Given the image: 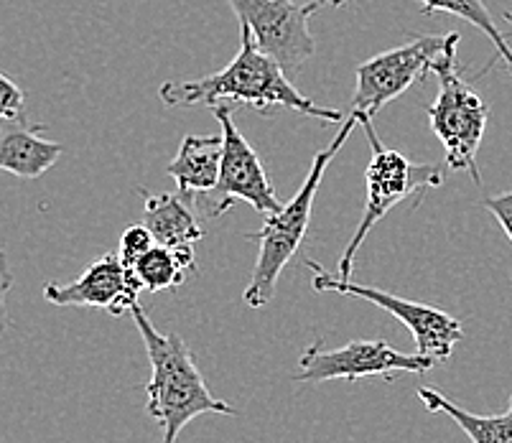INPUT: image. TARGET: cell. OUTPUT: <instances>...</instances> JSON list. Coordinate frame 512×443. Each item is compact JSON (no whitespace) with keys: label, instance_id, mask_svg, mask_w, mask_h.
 <instances>
[{"label":"cell","instance_id":"44dd1931","mask_svg":"<svg viewBox=\"0 0 512 443\" xmlns=\"http://www.w3.org/2000/svg\"><path fill=\"white\" fill-rule=\"evenodd\" d=\"M13 288V273L8 255L0 250V334L8 329V293Z\"/></svg>","mask_w":512,"mask_h":443},{"label":"cell","instance_id":"603a6c76","mask_svg":"<svg viewBox=\"0 0 512 443\" xmlns=\"http://www.w3.org/2000/svg\"><path fill=\"white\" fill-rule=\"evenodd\" d=\"M505 21L512 26V8H510V11H505Z\"/></svg>","mask_w":512,"mask_h":443},{"label":"cell","instance_id":"7a4b0ae2","mask_svg":"<svg viewBox=\"0 0 512 443\" xmlns=\"http://www.w3.org/2000/svg\"><path fill=\"white\" fill-rule=\"evenodd\" d=\"M130 316L141 331L148 362H151V380L143 385V390L148 395L146 413L164 433L161 443H176L181 431L199 415L237 413L230 403L220 400L209 390L202 370L197 367L192 347L179 334H174V331L161 334L146 316L141 303Z\"/></svg>","mask_w":512,"mask_h":443},{"label":"cell","instance_id":"d6986e66","mask_svg":"<svg viewBox=\"0 0 512 443\" xmlns=\"http://www.w3.org/2000/svg\"><path fill=\"white\" fill-rule=\"evenodd\" d=\"M26 115V95L21 87L0 72V123Z\"/></svg>","mask_w":512,"mask_h":443},{"label":"cell","instance_id":"8992f818","mask_svg":"<svg viewBox=\"0 0 512 443\" xmlns=\"http://www.w3.org/2000/svg\"><path fill=\"white\" fill-rule=\"evenodd\" d=\"M462 34L416 36L413 41L383 51L357 67V87L349 113L375 118L388 102L411 90L418 79L434 72V64L446 51L459 46Z\"/></svg>","mask_w":512,"mask_h":443},{"label":"cell","instance_id":"e0dca14e","mask_svg":"<svg viewBox=\"0 0 512 443\" xmlns=\"http://www.w3.org/2000/svg\"><path fill=\"white\" fill-rule=\"evenodd\" d=\"M418 3H421L423 16H431V13L444 11V13H451V16H456V18H462V21L472 23L474 29H479L484 36H487V39L492 41V46H495V51H497V57L492 59L490 67L487 69L495 67L497 59H505L507 69H510V74H512L510 44H507V39L502 36V31L497 29V23H495V18H492L490 8L484 6L482 0H418Z\"/></svg>","mask_w":512,"mask_h":443},{"label":"cell","instance_id":"30bf717a","mask_svg":"<svg viewBox=\"0 0 512 443\" xmlns=\"http://www.w3.org/2000/svg\"><path fill=\"white\" fill-rule=\"evenodd\" d=\"M240 26H248L263 54L276 59L283 72H299L316 51L309 31L311 8L301 0H230Z\"/></svg>","mask_w":512,"mask_h":443},{"label":"cell","instance_id":"ba28073f","mask_svg":"<svg viewBox=\"0 0 512 443\" xmlns=\"http://www.w3.org/2000/svg\"><path fill=\"white\" fill-rule=\"evenodd\" d=\"M301 372L293 382H357L365 377L395 380L400 375H426L436 367V359L423 354H406L383 339H352L342 347H324L321 342L304 349L299 359Z\"/></svg>","mask_w":512,"mask_h":443},{"label":"cell","instance_id":"5bb4252c","mask_svg":"<svg viewBox=\"0 0 512 443\" xmlns=\"http://www.w3.org/2000/svg\"><path fill=\"white\" fill-rule=\"evenodd\" d=\"M146 194V191H143ZM189 197L176 194H146L143 225L151 230L153 240L166 247H194L202 240L197 212Z\"/></svg>","mask_w":512,"mask_h":443},{"label":"cell","instance_id":"3957f363","mask_svg":"<svg viewBox=\"0 0 512 443\" xmlns=\"http://www.w3.org/2000/svg\"><path fill=\"white\" fill-rule=\"evenodd\" d=\"M355 125L360 123H357L355 115H349L344 120L342 130L337 133V138L332 141V146L324 148V151H319L314 156V163H311V169L306 174L301 189L296 191V197L288 204H283V209L278 214L265 217V225L260 230L245 235L248 240H255L260 245L253 275H250L245 293H242V301L250 309H263V306H268L276 298L281 273L286 270L288 260L299 253L306 230H309L311 209H314V199L321 186V179L329 171V163L342 151V146L347 143L349 135H352Z\"/></svg>","mask_w":512,"mask_h":443},{"label":"cell","instance_id":"277c9868","mask_svg":"<svg viewBox=\"0 0 512 443\" xmlns=\"http://www.w3.org/2000/svg\"><path fill=\"white\" fill-rule=\"evenodd\" d=\"M352 115V113H349ZM360 128L365 130L367 141H370L372 158L367 163L365 171V209H362L360 225H357L355 235L344 247L342 258H339V278H349L352 268H355L357 250L372 227L385 217L393 207L400 202L411 199L413 194H426L431 189H439L444 184V169L446 163H413L400 151L385 146L377 135L375 125H372L370 115H355Z\"/></svg>","mask_w":512,"mask_h":443},{"label":"cell","instance_id":"ffe728a7","mask_svg":"<svg viewBox=\"0 0 512 443\" xmlns=\"http://www.w3.org/2000/svg\"><path fill=\"white\" fill-rule=\"evenodd\" d=\"M482 204L492 212V217L500 222V227L505 230V235L512 242V191L500 194V197H484Z\"/></svg>","mask_w":512,"mask_h":443},{"label":"cell","instance_id":"9c48e42d","mask_svg":"<svg viewBox=\"0 0 512 443\" xmlns=\"http://www.w3.org/2000/svg\"><path fill=\"white\" fill-rule=\"evenodd\" d=\"M311 270H314V288L319 293H339V296L362 298V301L372 303L377 309L388 311L390 316L406 326L416 339V352L423 357H431L436 362H446L454 352V347L462 342L464 326L456 316L446 314V311L426 306V303L408 301V298L393 296L388 291H380L375 286H362V283H352L349 278H339V275H329L327 270L316 265L314 260H306Z\"/></svg>","mask_w":512,"mask_h":443},{"label":"cell","instance_id":"8fae6325","mask_svg":"<svg viewBox=\"0 0 512 443\" xmlns=\"http://www.w3.org/2000/svg\"><path fill=\"white\" fill-rule=\"evenodd\" d=\"M141 291V283L125 268L118 253H107L87 265L77 281L67 283V286L49 283L44 288V298L54 306H87V309L107 311L110 316L120 319L125 314H133Z\"/></svg>","mask_w":512,"mask_h":443},{"label":"cell","instance_id":"52a82bcc","mask_svg":"<svg viewBox=\"0 0 512 443\" xmlns=\"http://www.w3.org/2000/svg\"><path fill=\"white\" fill-rule=\"evenodd\" d=\"M214 118L222 128L220 181H217V189L209 197L197 199L194 207L204 209L207 217H222L225 212H230L232 202L250 204L263 217L281 212L283 204L276 197L268 171H265L258 151L250 146L248 138L235 125L230 105H214Z\"/></svg>","mask_w":512,"mask_h":443},{"label":"cell","instance_id":"5b68a950","mask_svg":"<svg viewBox=\"0 0 512 443\" xmlns=\"http://www.w3.org/2000/svg\"><path fill=\"white\" fill-rule=\"evenodd\" d=\"M434 74L439 79V95L426 113L431 130L446 151V169L467 171L474 184H482L477 153L490 123V107L474 92L472 82L462 77V67L456 64V46L434 64Z\"/></svg>","mask_w":512,"mask_h":443},{"label":"cell","instance_id":"4fadbf2b","mask_svg":"<svg viewBox=\"0 0 512 443\" xmlns=\"http://www.w3.org/2000/svg\"><path fill=\"white\" fill-rule=\"evenodd\" d=\"M222 171V133L186 135L179 153L166 166V174L176 181L181 197L204 199L217 189Z\"/></svg>","mask_w":512,"mask_h":443},{"label":"cell","instance_id":"7402d4cb","mask_svg":"<svg viewBox=\"0 0 512 443\" xmlns=\"http://www.w3.org/2000/svg\"><path fill=\"white\" fill-rule=\"evenodd\" d=\"M306 8H311V11H319V8H342L347 6V3H352V0H301Z\"/></svg>","mask_w":512,"mask_h":443},{"label":"cell","instance_id":"7c38bea8","mask_svg":"<svg viewBox=\"0 0 512 443\" xmlns=\"http://www.w3.org/2000/svg\"><path fill=\"white\" fill-rule=\"evenodd\" d=\"M41 125L29 118H13L0 123V171L18 179H39L62 158L64 146L41 135Z\"/></svg>","mask_w":512,"mask_h":443},{"label":"cell","instance_id":"ac0fdd59","mask_svg":"<svg viewBox=\"0 0 512 443\" xmlns=\"http://www.w3.org/2000/svg\"><path fill=\"white\" fill-rule=\"evenodd\" d=\"M156 245V240H153L151 230H148L146 225H133L128 227V230L120 235V242H118V258L123 260L125 268H133V265L138 263V260L143 258V255L151 250V247Z\"/></svg>","mask_w":512,"mask_h":443},{"label":"cell","instance_id":"2e32d148","mask_svg":"<svg viewBox=\"0 0 512 443\" xmlns=\"http://www.w3.org/2000/svg\"><path fill=\"white\" fill-rule=\"evenodd\" d=\"M194 247H166L153 245L141 260H138L130 273L136 275V281L146 293H161L169 288L181 286L186 275L194 273Z\"/></svg>","mask_w":512,"mask_h":443},{"label":"cell","instance_id":"6da1fadb","mask_svg":"<svg viewBox=\"0 0 512 443\" xmlns=\"http://www.w3.org/2000/svg\"><path fill=\"white\" fill-rule=\"evenodd\" d=\"M158 95L166 107L174 110L194 105L214 107L227 102V105H250L263 115L276 113L278 107H283L324 123H339L344 118L342 110L321 107L301 95L288 82L281 64L260 51L248 26H240V51L225 69L192 82H164L158 87Z\"/></svg>","mask_w":512,"mask_h":443},{"label":"cell","instance_id":"9a60e30c","mask_svg":"<svg viewBox=\"0 0 512 443\" xmlns=\"http://www.w3.org/2000/svg\"><path fill=\"white\" fill-rule=\"evenodd\" d=\"M418 400L431 413L449 415L456 426L462 428L472 443H512V398L510 408L500 415H477L451 403L436 387H418Z\"/></svg>","mask_w":512,"mask_h":443}]
</instances>
